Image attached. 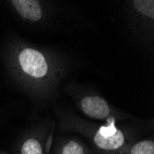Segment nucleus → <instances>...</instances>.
<instances>
[{
    "label": "nucleus",
    "mask_w": 154,
    "mask_h": 154,
    "mask_svg": "<svg viewBox=\"0 0 154 154\" xmlns=\"http://www.w3.org/2000/svg\"><path fill=\"white\" fill-rule=\"evenodd\" d=\"M13 70L32 95L46 98L57 90L63 68L54 55L44 49L20 45L13 52Z\"/></svg>",
    "instance_id": "f257e3e1"
},
{
    "label": "nucleus",
    "mask_w": 154,
    "mask_h": 154,
    "mask_svg": "<svg viewBox=\"0 0 154 154\" xmlns=\"http://www.w3.org/2000/svg\"><path fill=\"white\" fill-rule=\"evenodd\" d=\"M62 128L76 131L86 137L101 154H125L132 144L133 137L116 124L89 123L79 117L66 116L62 119Z\"/></svg>",
    "instance_id": "f03ea898"
},
{
    "label": "nucleus",
    "mask_w": 154,
    "mask_h": 154,
    "mask_svg": "<svg viewBox=\"0 0 154 154\" xmlns=\"http://www.w3.org/2000/svg\"><path fill=\"white\" fill-rule=\"evenodd\" d=\"M79 107L86 116L103 121L105 124H116L118 120L125 118V116L116 112L104 98L96 94L82 96L79 100Z\"/></svg>",
    "instance_id": "7ed1b4c3"
},
{
    "label": "nucleus",
    "mask_w": 154,
    "mask_h": 154,
    "mask_svg": "<svg viewBox=\"0 0 154 154\" xmlns=\"http://www.w3.org/2000/svg\"><path fill=\"white\" fill-rule=\"evenodd\" d=\"M10 4L19 15L29 21L37 22L44 17V8L37 0H13Z\"/></svg>",
    "instance_id": "20e7f679"
},
{
    "label": "nucleus",
    "mask_w": 154,
    "mask_h": 154,
    "mask_svg": "<svg viewBox=\"0 0 154 154\" xmlns=\"http://www.w3.org/2000/svg\"><path fill=\"white\" fill-rule=\"evenodd\" d=\"M54 154H90V151L83 142L76 138H68L57 145Z\"/></svg>",
    "instance_id": "39448f33"
},
{
    "label": "nucleus",
    "mask_w": 154,
    "mask_h": 154,
    "mask_svg": "<svg viewBox=\"0 0 154 154\" xmlns=\"http://www.w3.org/2000/svg\"><path fill=\"white\" fill-rule=\"evenodd\" d=\"M20 154H45V147L36 136L26 137L20 146Z\"/></svg>",
    "instance_id": "423d86ee"
},
{
    "label": "nucleus",
    "mask_w": 154,
    "mask_h": 154,
    "mask_svg": "<svg viewBox=\"0 0 154 154\" xmlns=\"http://www.w3.org/2000/svg\"><path fill=\"white\" fill-rule=\"evenodd\" d=\"M125 154H154V141L152 138H146L132 143Z\"/></svg>",
    "instance_id": "0eeeda50"
},
{
    "label": "nucleus",
    "mask_w": 154,
    "mask_h": 154,
    "mask_svg": "<svg viewBox=\"0 0 154 154\" xmlns=\"http://www.w3.org/2000/svg\"><path fill=\"white\" fill-rule=\"evenodd\" d=\"M135 10L141 16L154 20V1L153 0H135L132 2Z\"/></svg>",
    "instance_id": "6e6552de"
}]
</instances>
